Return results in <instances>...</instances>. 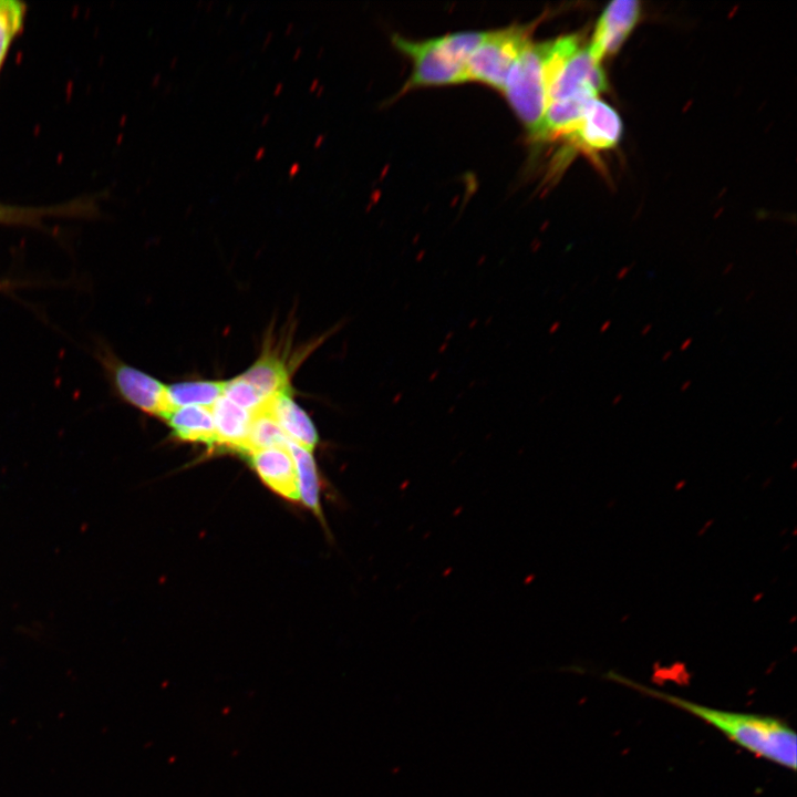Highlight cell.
<instances>
[{
    "label": "cell",
    "mask_w": 797,
    "mask_h": 797,
    "mask_svg": "<svg viewBox=\"0 0 797 797\" xmlns=\"http://www.w3.org/2000/svg\"><path fill=\"white\" fill-rule=\"evenodd\" d=\"M28 7L19 0H0V73L14 40L24 29Z\"/></svg>",
    "instance_id": "19"
},
{
    "label": "cell",
    "mask_w": 797,
    "mask_h": 797,
    "mask_svg": "<svg viewBox=\"0 0 797 797\" xmlns=\"http://www.w3.org/2000/svg\"><path fill=\"white\" fill-rule=\"evenodd\" d=\"M289 442L266 403L252 412L246 455L259 449L287 447Z\"/></svg>",
    "instance_id": "18"
},
{
    "label": "cell",
    "mask_w": 797,
    "mask_h": 797,
    "mask_svg": "<svg viewBox=\"0 0 797 797\" xmlns=\"http://www.w3.org/2000/svg\"><path fill=\"white\" fill-rule=\"evenodd\" d=\"M608 677L697 717L759 758L790 770L796 769L797 736L795 731L779 717L706 706L643 685L614 672H609Z\"/></svg>",
    "instance_id": "1"
},
{
    "label": "cell",
    "mask_w": 797,
    "mask_h": 797,
    "mask_svg": "<svg viewBox=\"0 0 797 797\" xmlns=\"http://www.w3.org/2000/svg\"><path fill=\"white\" fill-rule=\"evenodd\" d=\"M622 122L618 112L599 99L588 105L577 130L567 138L579 149L594 154L618 145Z\"/></svg>",
    "instance_id": "6"
},
{
    "label": "cell",
    "mask_w": 797,
    "mask_h": 797,
    "mask_svg": "<svg viewBox=\"0 0 797 797\" xmlns=\"http://www.w3.org/2000/svg\"><path fill=\"white\" fill-rule=\"evenodd\" d=\"M693 343V338L689 337L686 338L680 345V351H686Z\"/></svg>",
    "instance_id": "23"
},
{
    "label": "cell",
    "mask_w": 797,
    "mask_h": 797,
    "mask_svg": "<svg viewBox=\"0 0 797 797\" xmlns=\"http://www.w3.org/2000/svg\"><path fill=\"white\" fill-rule=\"evenodd\" d=\"M6 287H8V282H0V289H4Z\"/></svg>",
    "instance_id": "37"
},
{
    "label": "cell",
    "mask_w": 797,
    "mask_h": 797,
    "mask_svg": "<svg viewBox=\"0 0 797 797\" xmlns=\"http://www.w3.org/2000/svg\"><path fill=\"white\" fill-rule=\"evenodd\" d=\"M292 27L293 25L291 23L288 25V30L286 31V34H289V31L291 30Z\"/></svg>",
    "instance_id": "42"
},
{
    "label": "cell",
    "mask_w": 797,
    "mask_h": 797,
    "mask_svg": "<svg viewBox=\"0 0 797 797\" xmlns=\"http://www.w3.org/2000/svg\"><path fill=\"white\" fill-rule=\"evenodd\" d=\"M622 398H623V394L619 393V394H617V395L612 398L611 404H612L613 406H615V405L620 404V402L622 401Z\"/></svg>",
    "instance_id": "29"
},
{
    "label": "cell",
    "mask_w": 797,
    "mask_h": 797,
    "mask_svg": "<svg viewBox=\"0 0 797 797\" xmlns=\"http://www.w3.org/2000/svg\"><path fill=\"white\" fill-rule=\"evenodd\" d=\"M102 363L117 393L134 407L162 418L173 410L167 386L157 379L122 362L112 353H104Z\"/></svg>",
    "instance_id": "4"
},
{
    "label": "cell",
    "mask_w": 797,
    "mask_h": 797,
    "mask_svg": "<svg viewBox=\"0 0 797 797\" xmlns=\"http://www.w3.org/2000/svg\"><path fill=\"white\" fill-rule=\"evenodd\" d=\"M530 30L529 25H517L489 31L485 41L466 63L467 80L478 81L503 91L514 63L530 41Z\"/></svg>",
    "instance_id": "3"
},
{
    "label": "cell",
    "mask_w": 797,
    "mask_h": 797,
    "mask_svg": "<svg viewBox=\"0 0 797 797\" xmlns=\"http://www.w3.org/2000/svg\"><path fill=\"white\" fill-rule=\"evenodd\" d=\"M321 138H322L321 136L317 138L315 146L320 145Z\"/></svg>",
    "instance_id": "41"
},
{
    "label": "cell",
    "mask_w": 797,
    "mask_h": 797,
    "mask_svg": "<svg viewBox=\"0 0 797 797\" xmlns=\"http://www.w3.org/2000/svg\"><path fill=\"white\" fill-rule=\"evenodd\" d=\"M733 267H734L733 263H728V265L724 268L723 275H724V276L728 275V273L732 271Z\"/></svg>",
    "instance_id": "31"
},
{
    "label": "cell",
    "mask_w": 797,
    "mask_h": 797,
    "mask_svg": "<svg viewBox=\"0 0 797 797\" xmlns=\"http://www.w3.org/2000/svg\"><path fill=\"white\" fill-rule=\"evenodd\" d=\"M225 382L192 381L167 386L168 401L174 408L182 406L211 407L222 396Z\"/></svg>",
    "instance_id": "17"
},
{
    "label": "cell",
    "mask_w": 797,
    "mask_h": 797,
    "mask_svg": "<svg viewBox=\"0 0 797 797\" xmlns=\"http://www.w3.org/2000/svg\"><path fill=\"white\" fill-rule=\"evenodd\" d=\"M489 31H463L435 38L442 52L453 62L466 66L468 59L485 41Z\"/></svg>",
    "instance_id": "20"
},
{
    "label": "cell",
    "mask_w": 797,
    "mask_h": 797,
    "mask_svg": "<svg viewBox=\"0 0 797 797\" xmlns=\"http://www.w3.org/2000/svg\"><path fill=\"white\" fill-rule=\"evenodd\" d=\"M652 327H653V325H652L651 323L644 324V325L642 327V329H641V332H640L641 335H642V337H646V335L651 332Z\"/></svg>",
    "instance_id": "25"
},
{
    "label": "cell",
    "mask_w": 797,
    "mask_h": 797,
    "mask_svg": "<svg viewBox=\"0 0 797 797\" xmlns=\"http://www.w3.org/2000/svg\"><path fill=\"white\" fill-rule=\"evenodd\" d=\"M263 154H265V148L260 147L256 153L255 159L259 161L263 156Z\"/></svg>",
    "instance_id": "30"
},
{
    "label": "cell",
    "mask_w": 797,
    "mask_h": 797,
    "mask_svg": "<svg viewBox=\"0 0 797 797\" xmlns=\"http://www.w3.org/2000/svg\"><path fill=\"white\" fill-rule=\"evenodd\" d=\"M287 447L296 466L299 498L321 518L319 477L312 453L292 442Z\"/></svg>",
    "instance_id": "16"
},
{
    "label": "cell",
    "mask_w": 797,
    "mask_h": 797,
    "mask_svg": "<svg viewBox=\"0 0 797 797\" xmlns=\"http://www.w3.org/2000/svg\"><path fill=\"white\" fill-rule=\"evenodd\" d=\"M393 44L413 61V72L404 91L468 81L466 66L451 61L439 49L436 39L411 41L395 35Z\"/></svg>",
    "instance_id": "5"
},
{
    "label": "cell",
    "mask_w": 797,
    "mask_h": 797,
    "mask_svg": "<svg viewBox=\"0 0 797 797\" xmlns=\"http://www.w3.org/2000/svg\"><path fill=\"white\" fill-rule=\"evenodd\" d=\"M174 435L186 442L217 445L215 423L209 407L182 406L172 410L166 417Z\"/></svg>",
    "instance_id": "14"
},
{
    "label": "cell",
    "mask_w": 797,
    "mask_h": 797,
    "mask_svg": "<svg viewBox=\"0 0 797 797\" xmlns=\"http://www.w3.org/2000/svg\"><path fill=\"white\" fill-rule=\"evenodd\" d=\"M691 385H692V380H685V381L681 384L680 391H681V392H685V391H687V390L691 387Z\"/></svg>",
    "instance_id": "27"
},
{
    "label": "cell",
    "mask_w": 797,
    "mask_h": 797,
    "mask_svg": "<svg viewBox=\"0 0 797 797\" xmlns=\"http://www.w3.org/2000/svg\"><path fill=\"white\" fill-rule=\"evenodd\" d=\"M755 290H751L747 296L745 297V301L749 302L755 297Z\"/></svg>",
    "instance_id": "32"
},
{
    "label": "cell",
    "mask_w": 797,
    "mask_h": 797,
    "mask_svg": "<svg viewBox=\"0 0 797 797\" xmlns=\"http://www.w3.org/2000/svg\"><path fill=\"white\" fill-rule=\"evenodd\" d=\"M672 355H673V351H672V350H667V351H665V352L663 353V355H662V358H661V361H662V362H667V361L672 358Z\"/></svg>",
    "instance_id": "28"
},
{
    "label": "cell",
    "mask_w": 797,
    "mask_h": 797,
    "mask_svg": "<svg viewBox=\"0 0 797 797\" xmlns=\"http://www.w3.org/2000/svg\"><path fill=\"white\" fill-rule=\"evenodd\" d=\"M722 310H723L722 308H718V309H717V310L715 311V313H714V314H715V315H718V314H721Z\"/></svg>",
    "instance_id": "40"
},
{
    "label": "cell",
    "mask_w": 797,
    "mask_h": 797,
    "mask_svg": "<svg viewBox=\"0 0 797 797\" xmlns=\"http://www.w3.org/2000/svg\"><path fill=\"white\" fill-rule=\"evenodd\" d=\"M271 38H272V32H269V33L267 34V39L263 41V48L268 45V43H269V41L271 40Z\"/></svg>",
    "instance_id": "34"
},
{
    "label": "cell",
    "mask_w": 797,
    "mask_h": 797,
    "mask_svg": "<svg viewBox=\"0 0 797 797\" xmlns=\"http://www.w3.org/2000/svg\"><path fill=\"white\" fill-rule=\"evenodd\" d=\"M317 82H318L317 80L313 81L312 85L310 86V90H311V91L314 90V87H315V85H317Z\"/></svg>",
    "instance_id": "39"
},
{
    "label": "cell",
    "mask_w": 797,
    "mask_h": 797,
    "mask_svg": "<svg viewBox=\"0 0 797 797\" xmlns=\"http://www.w3.org/2000/svg\"><path fill=\"white\" fill-rule=\"evenodd\" d=\"M176 60H177V58H174V59L172 60V64H170V68H172V69L175 66Z\"/></svg>",
    "instance_id": "38"
},
{
    "label": "cell",
    "mask_w": 797,
    "mask_h": 797,
    "mask_svg": "<svg viewBox=\"0 0 797 797\" xmlns=\"http://www.w3.org/2000/svg\"><path fill=\"white\" fill-rule=\"evenodd\" d=\"M282 87H283V84H282V83H279V84L276 86V89H275V91H273V94H275V95H278V94L281 92Z\"/></svg>",
    "instance_id": "33"
},
{
    "label": "cell",
    "mask_w": 797,
    "mask_h": 797,
    "mask_svg": "<svg viewBox=\"0 0 797 797\" xmlns=\"http://www.w3.org/2000/svg\"><path fill=\"white\" fill-rule=\"evenodd\" d=\"M266 406L290 442L313 451L318 432L309 415L293 401L291 392L275 396L266 402Z\"/></svg>",
    "instance_id": "10"
},
{
    "label": "cell",
    "mask_w": 797,
    "mask_h": 797,
    "mask_svg": "<svg viewBox=\"0 0 797 797\" xmlns=\"http://www.w3.org/2000/svg\"><path fill=\"white\" fill-rule=\"evenodd\" d=\"M222 395L234 404L253 412L267 401L241 376L225 382Z\"/></svg>",
    "instance_id": "21"
},
{
    "label": "cell",
    "mask_w": 797,
    "mask_h": 797,
    "mask_svg": "<svg viewBox=\"0 0 797 797\" xmlns=\"http://www.w3.org/2000/svg\"><path fill=\"white\" fill-rule=\"evenodd\" d=\"M301 52H302V49H301V48H298V49L296 50L294 55L292 56V59H293V60H297V59L299 58V55L301 54Z\"/></svg>",
    "instance_id": "35"
},
{
    "label": "cell",
    "mask_w": 797,
    "mask_h": 797,
    "mask_svg": "<svg viewBox=\"0 0 797 797\" xmlns=\"http://www.w3.org/2000/svg\"><path fill=\"white\" fill-rule=\"evenodd\" d=\"M265 401L291 392L289 372L282 360L271 353H263L241 375Z\"/></svg>",
    "instance_id": "15"
},
{
    "label": "cell",
    "mask_w": 797,
    "mask_h": 797,
    "mask_svg": "<svg viewBox=\"0 0 797 797\" xmlns=\"http://www.w3.org/2000/svg\"><path fill=\"white\" fill-rule=\"evenodd\" d=\"M94 204L89 198H79L49 207H27L0 203V224L43 227L42 219L49 216L90 217L96 213Z\"/></svg>",
    "instance_id": "13"
},
{
    "label": "cell",
    "mask_w": 797,
    "mask_h": 797,
    "mask_svg": "<svg viewBox=\"0 0 797 797\" xmlns=\"http://www.w3.org/2000/svg\"><path fill=\"white\" fill-rule=\"evenodd\" d=\"M217 437V445L246 455L252 412L247 411L224 395L210 407Z\"/></svg>",
    "instance_id": "11"
},
{
    "label": "cell",
    "mask_w": 797,
    "mask_h": 797,
    "mask_svg": "<svg viewBox=\"0 0 797 797\" xmlns=\"http://www.w3.org/2000/svg\"><path fill=\"white\" fill-rule=\"evenodd\" d=\"M608 87L607 79L600 62L589 52L580 48L565 64L556 80L547 90L548 103L580 93L598 96Z\"/></svg>",
    "instance_id": "7"
},
{
    "label": "cell",
    "mask_w": 797,
    "mask_h": 797,
    "mask_svg": "<svg viewBox=\"0 0 797 797\" xmlns=\"http://www.w3.org/2000/svg\"><path fill=\"white\" fill-rule=\"evenodd\" d=\"M247 456L252 468L268 487L288 500L300 499L296 466L288 447L259 449Z\"/></svg>",
    "instance_id": "9"
},
{
    "label": "cell",
    "mask_w": 797,
    "mask_h": 797,
    "mask_svg": "<svg viewBox=\"0 0 797 797\" xmlns=\"http://www.w3.org/2000/svg\"><path fill=\"white\" fill-rule=\"evenodd\" d=\"M594 99H598V96L590 93H580L549 102L538 139L544 141L559 136L567 138L577 130L588 105Z\"/></svg>",
    "instance_id": "12"
},
{
    "label": "cell",
    "mask_w": 797,
    "mask_h": 797,
    "mask_svg": "<svg viewBox=\"0 0 797 797\" xmlns=\"http://www.w3.org/2000/svg\"><path fill=\"white\" fill-rule=\"evenodd\" d=\"M632 268H633V265L622 267V268L617 272L615 278H617L618 280H623V279L629 275V272L631 271Z\"/></svg>",
    "instance_id": "22"
},
{
    "label": "cell",
    "mask_w": 797,
    "mask_h": 797,
    "mask_svg": "<svg viewBox=\"0 0 797 797\" xmlns=\"http://www.w3.org/2000/svg\"><path fill=\"white\" fill-rule=\"evenodd\" d=\"M640 2L634 0H615L602 12L591 44L590 54L599 62L615 53L624 43L640 18Z\"/></svg>",
    "instance_id": "8"
},
{
    "label": "cell",
    "mask_w": 797,
    "mask_h": 797,
    "mask_svg": "<svg viewBox=\"0 0 797 797\" xmlns=\"http://www.w3.org/2000/svg\"><path fill=\"white\" fill-rule=\"evenodd\" d=\"M545 43L529 41L514 63L503 92L532 138L538 139L548 104Z\"/></svg>",
    "instance_id": "2"
},
{
    "label": "cell",
    "mask_w": 797,
    "mask_h": 797,
    "mask_svg": "<svg viewBox=\"0 0 797 797\" xmlns=\"http://www.w3.org/2000/svg\"><path fill=\"white\" fill-rule=\"evenodd\" d=\"M299 169H300V165L298 163L292 164L289 169V176L293 177L299 172Z\"/></svg>",
    "instance_id": "26"
},
{
    "label": "cell",
    "mask_w": 797,
    "mask_h": 797,
    "mask_svg": "<svg viewBox=\"0 0 797 797\" xmlns=\"http://www.w3.org/2000/svg\"><path fill=\"white\" fill-rule=\"evenodd\" d=\"M611 323H612L611 320L603 321L602 324L600 325L599 332L600 333L607 332L610 329Z\"/></svg>",
    "instance_id": "24"
},
{
    "label": "cell",
    "mask_w": 797,
    "mask_h": 797,
    "mask_svg": "<svg viewBox=\"0 0 797 797\" xmlns=\"http://www.w3.org/2000/svg\"><path fill=\"white\" fill-rule=\"evenodd\" d=\"M269 117H270L269 114H267L266 116H263L261 124H262V125H266V123L268 122Z\"/></svg>",
    "instance_id": "36"
}]
</instances>
